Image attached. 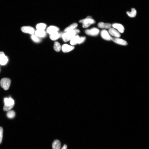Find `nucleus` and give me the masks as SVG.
Instances as JSON below:
<instances>
[{
    "label": "nucleus",
    "mask_w": 149,
    "mask_h": 149,
    "mask_svg": "<svg viewBox=\"0 0 149 149\" xmlns=\"http://www.w3.org/2000/svg\"><path fill=\"white\" fill-rule=\"evenodd\" d=\"M61 148V143L60 141L56 140L53 142L52 145L53 149H60Z\"/></svg>",
    "instance_id": "f3484780"
},
{
    "label": "nucleus",
    "mask_w": 149,
    "mask_h": 149,
    "mask_svg": "<svg viewBox=\"0 0 149 149\" xmlns=\"http://www.w3.org/2000/svg\"><path fill=\"white\" fill-rule=\"evenodd\" d=\"M80 32L79 29H75L74 30L65 32L62 34V38L63 41L65 42H67L70 40L74 36Z\"/></svg>",
    "instance_id": "f257e3e1"
},
{
    "label": "nucleus",
    "mask_w": 149,
    "mask_h": 149,
    "mask_svg": "<svg viewBox=\"0 0 149 149\" xmlns=\"http://www.w3.org/2000/svg\"><path fill=\"white\" fill-rule=\"evenodd\" d=\"M8 57L3 52H0V65H6L8 61Z\"/></svg>",
    "instance_id": "423d86ee"
},
{
    "label": "nucleus",
    "mask_w": 149,
    "mask_h": 149,
    "mask_svg": "<svg viewBox=\"0 0 149 149\" xmlns=\"http://www.w3.org/2000/svg\"><path fill=\"white\" fill-rule=\"evenodd\" d=\"M86 38L85 37H81L79 38V44H80L83 42H84Z\"/></svg>",
    "instance_id": "bb28decb"
},
{
    "label": "nucleus",
    "mask_w": 149,
    "mask_h": 149,
    "mask_svg": "<svg viewBox=\"0 0 149 149\" xmlns=\"http://www.w3.org/2000/svg\"><path fill=\"white\" fill-rule=\"evenodd\" d=\"M46 26L45 24L41 23L38 24L36 26V27L37 30H44Z\"/></svg>",
    "instance_id": "412c9836"
},
{
    "label": "nucleus",
    "mask_w": 149,
    "mask_h": 149,
    "mask_svg": "<svg viewBox=\"0 0 149 149\" xmlns=\"http://www.w3.org/2000/svg\"><path fill=\"white\" fill-rule=\"evenodd\" d=\"M101 37L105 40L110 41L111 40V37L109 34L108 31L105 30H103L101 31Z\"/></svg>",
    "instance_id": "6e6552de"
},
{
    "label": "nucleus",
    "mask_w": 149,
    "mask_h": 149,
    "mask_svg": "<svg viewBox=\"0 0 149 149\" xmlns=\"http://www.w3.org/2000/svg\"><path fill=\"white\" fill-rule=\"evenodd\" d=\"M109 33L111 35L116 38H119L121 36V35L118 31L116 30L115 29L110 28L109 30Z\"/></svg>",
    "instance_id": "9d476101"
},
{
    "label": "nucleus",
    "mask_w": 149,
    "mask_h": 149,
    "mask_svg": "<svg viewBox=\"0 0 149 149\" xmlns=\"http://www.w3.org/2000/svg\"><path fill=\"white\" fill-rule=\"evenodd\" d=\"M59 30V28L55 26H51L48 27L46 30L47 32L50 35L51 34L53 33L58 32Z\"/></svg>",
    "instance_id": "9b49d317"
},
{
    "label": "nucleus",
    "mask_w": 149,
    "mask_h": 149,
    "mask_svg": "<svg viewBox=\"0 0 149 149\" xmlns=\"http://www.w3.org/2000/svg\"><path fill=\"white\" fill-rule=\"evenodd\" d=\"M35 35L39 37L43 38L45 37L46 33L44 30H37L35 32Z\"/></svg>",
    "instance_id": "2eb2a0df"
},
{
    "label": "nucleus",
    "mask_w": 149,
    "mask_h": 149,
    "mask_svg": "<svg viewBox=\"0 0 149 149\" xmlns=\"http://www.w3.org/2000/svg\"><path fill=\"white\" fill-rule=\"evenodd\" d=\"M62 51L64 53H67L72 51L74 49L73 46L69 45H68L65 44L62 45L61 47Z\"/></svg>",
    "instance_id": "1a4fd4ad"
},
{
    "label": "nucleus",
    "mask_w": 149,
    "mask_h": 149,
    "mask_svg": "<svg viewBox=\"0 0 149 149\" xmlns=\"http://www.w3.org/2000/svg\"><path fill=\"white\" fill-rule=\"evenodd\" d=\"M80 37L78 35H76L70 40V44L72 45H74L78 44Z\"/></svg>",
    "instance_id": "dca6fc26"
},
{
    "label": "nucleus",
    "mask_w": 149,
    "mask_h": 149,
    "mask_svg": "<svg viewBox=\"0 0 149 149\" xmlns=\"http://www.w3.org/2000/svg\"><path fill=\"white\" fill-rule=\"evenodd\" d=\"M61 46L60 43L57 41L55 43L54 48V49L56 52H59L61 49Z\"/></svg>",
    "instance_id": "4be33fe9"
},
{
    "label": "nucleus",
    "mask_w": 149,
    "mask_h": 149,
    "mask_svg": "<svg viewBox=\"0 0 149 149\" xmlns=\"http://www.w3.org/2000/svg\"><path fill=\"white\" fill-rule=\"evenodd\" d=\"M21 30L23 32L30 34L32 35L35 32V30L34 28L29 26H25L22 27L21 28Z\"/></svg>",
    "instance_id": "39448f33"
},
{
    "label": "nucleus",
    "mask_w": 149,
    "mask_h": 149,
    "mask_svg": "<svg viewBox=\"0 0 149 149\" xmlns=\"http://www.w3.org/2000/svg\"><path fill=\"white\" fill-rule=\"evenodd\" d=\"M7 115L8 118L13 119L15 116V112L13 110L9 111L7 113Z\"/></svg>",
    "instance_id": "b1692460"
},
{
    "label": "nucleus",
    "mask_w": 149,
    "mask_h": 149,
    "mask_svg": "<svg viewBox=\"0 0 149 149\" xmlns=\"http://www.w3.org/2000/svg\"><path fill=\"white\" fill-rule=\"evenodd\" d=\"M31 39L35 43H39L41 41L39 37L36 36L35 35H32L31 36Z\"/></svg>",
    "instance_id": "5701e85b"
},
{
    "label": "nucleus",
    "mask_w": 149,
    "mask_h": 149,
    "mask_svg": "<svg viewBox=\"0 0 149 149\" xmlns=\"http://www.w3.org/2000/svg\"><path fill=\"white\" fill-rule=\"evenodd\" d=\"M3 130L2 127H0V144H1L2 141L3 136Z\"/></svg>",
    "instance_id": "a878e982"
},
{
    "label": "nucleus",
    "mask_w": 149,
    "mask_h": 149,
    "mask_svg": "<svg viewBox=\"0 0 149 149\" xmlns=\"http://www.w3.org/2000/svg\"><path fill=\"white\" fill-rule=\"evenodd\" d=\"M99 29L96 28H93L91 29H87L85 31L86 34L91 36H97L99 34Z\"/></svg>",
    "instance_id": "20e7f679"
},
{
    "label": "nucleus",
    "mask_w": 149,
    "mask_h": 149,
    "mask_svg": "<svg viewBox=\"0 0 149 149\" xmlns=\"http://www.w3.org/2000/svg\"><path fill=\"white\" fill-rule=\"evenodd\" d=\"M5 105L7 106L15 105V101L12 99L11 98H6L4 99Z\"/></svg>",
    "instance_id": "ddd939ff"
},
{
    "label": "nucleus",
    "mask_w": 149,
    "mask_h": 149,
    "mask_svg": "<svg viewBox=\"0 0 149 149\" xmlns=\"http://www.w3.org/2000/svg\"><path fill=\"white\" fill-rule=\"evenodd\" d=\"M128 16L131 18H134L136 16L137 14L136 10L134 8L132 9L131 12L127 11L126 12Z\"/></svg>",
    "instance_id": "aec40b11"
},
{
    "label": "nucleus",
    "mask_w": 149,
    "mask_h": 149,
    "mask_svg": "<svg viewBox=\"0 0 149 149\" xmlns=\"http://www.w3.org/2000/svg\"><path fill=\"white\" fill-rule=\"evenodd\" d=\"M61 149H67V146L66 145H65Z\"/></svg>",
    "instance_id": "cd10ccee"
},
{
    "label": "nucleus",
    "mask_w": 149,
    "mask_h": 149,
    "mask_svg": "<svg viewBox=\"0 0 149 149\" xmlns=\"http://www.w3.org/2000/svg\"><path fill=\"white\" fill-rule=\"evenodd\" d=\"M111 40L116 44L122 45L126 46L128 45V43L126 41L119 38L112 37Z\"/></svg>",
    "instance_id": "0eeeda50"
},
{
    "label": "nucleus",
    "mask_w": 149,
    "mask_h": 149,
    "mask_svg": "<svg viewBox=\"0 0 149 149\" xmlns=\"http://www.w3.org/2000/svg\"><path fill=\"white\" fill-rule=\"evenodd\" d=\"M14 105L10 106H7L5 105L4 107H3V109L5 111H9L12 109Z\"/></svg>",
    "instance_id": "393cba45"
},
{
    "label": "nucleus",
    "mask_w": 149,
    "mask_h": 149,
    "mask_svg": "<svg viewBox=\"0 0 149 149\" xmlns=\"http://www.w3.org/2000/svg\"><path fill=\"white\" fill-rule=\"evenodd\" d=\"M60 34H59L58 32H55L50 35V39L53 41L56 40L60 37Z\"/></svg>",
    "instance_id": "a211bd4d"
},
{
    "label": "nucleus",
    "mask_w": 149,
    "mask_h": 149,
    "mask_svg": "<svg viewBox=\"0 0 149 149\" xmlns=\"http://www.w3.org/2000/svg\"><path fill=\"white\" fill-rule=\"evenodd\" d=\"M77 26L78 25L77 23H74L67 27L65 29L64 31L65 32H66L69 31L74 30L77 27Z\"/></svg>",
    "instance_id": "6ab92c4d"
},
{
    "label": "nucleus",
    "mask_w": 149,
    "mask_h": 149,
    "mask_svg": "<svg viewBox=\"0 0 149 149\" xmlns=\"http://www.w3.org/2000/svg\"><path fill=\"white\" fill-rule=\"evenodd\" d=\"M99 27L102 29H110L111 27V24L109 23H104L103 22H100L98 24Z\"/></svg>",
    "instance_id": "4468645a"
},
{
    "label": "nucleus",
    "mask_w": 149,
    "mask_h": 149,
    "mask_svg": "<svg viewBox=\"0 0 149 149\" xmlns=\"http://www.w3.org/2000/svg\"><path fill=\"white\" fill-rule=\"evenodd\" d=\"M95 20L91 16H88L85 19L81 20L79 21V22L82 23L83 27L84 28L89 27L91 25L95 24Z\"/></svg>",
    "instance_id": "f03ea898"
},
{
    "label": "nucleus",
    "mask_w": 149,
    "mask_h": 149,
    "mask_svg": "<svg viewBox=\"0 0 149 149\" xmlns=\"http://www.w3.org/2000/svg\"><path fill=\"white\" fill-rule=\"evenodd\" d=\"M112 26L114 28L117 29L119 32L122 33L124 32V26L121 24L115 23L113 24Z\"/></svg>",
    "instance_id": "f8f14e48"
},
{
    "label": "nucleus",
    "mask_w": 149,
    "mask_h": 149,
    "mask_svg": "<svg viewBox=\"0 0 149 149\" xmlns=\"http://www.w3.org/2000/svg\"><path fill=\"white\" fill-rule=\"evenodd\" d=\"M11 81L8 78H4L1 79L0 81V85L4 89L7 90L9 88L11 85Z\"/></svg>",
    "instance_id": "7ed1b4c3"
}]
</instances>
